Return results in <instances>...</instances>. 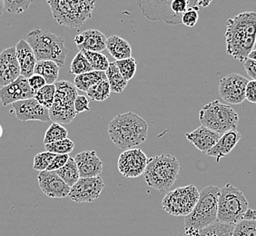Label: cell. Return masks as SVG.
<instances>
[{
    "mask_svg": "<svg viewBox=\"0 0 256 236\" xmlns=\"http://www.w3.org/2000/svg\"><path fill=\"white\" fill-rule=\"evenodd\" d=\"M256 13L246 11L226 21V44L227 54L244 62L256 44Z\"/></svg>",
    "mask_w": 256,
    "mask_h": 236,
    "instance_id": "6da1fadb",
    "label": "cell"
},
{
    "mask_svg": "<svg viewBox=\"0 0 256 236\" xmlns=\"http://www.w3.org/2000/svg\"><path fill=\"white\" fill-rule=\"evenodd\" d=\"M108 132L111 141L118 148L128 150L146 142L148 124L136 114L128 112L113 118L108 124Z\"/></svg>",
    "mask_w": 256,
    "mask_h": 236,
    "instance_id": "7a4b0ae2",
    "label": "cell"
},
{
    "mask_svg": "<svg viewBox=\"0 0 256 236\" xmlns=\"http://www.w3.org/2000/svg\"><path fill=\"white\" fill-rule=\"evenodd\" d=\"M180 168V162L176 158L171 154H162L149 158L144 176L148 186L164 194L169 192L176 182Z\"/></svg>",
    "mask_w": 256,
    "mask_h": 236,
    "instance_id": "3957f363",
    "label": "cell"
},
{
    "mask_svg": "<svg viewBox=\"0 0 256 236\" xmlns=\"http://www.w3.org/2000/svg\"><path fill=\"white\" fill-rule=\"evenodd\" d=\"M54 21L70 28H79L91 18L96 0H46Z\"/></svg>",
    "mask_w": 256,
    "mask_h": 236,
    "instance_id": "277c9868",
    "label": "cell"
},
{
    "mask_svg": "<svg viewBox=\"0 0 256 236\" xmlns=\"http://www.w3.org/2000/svg\"><path fill=\"white\" fill-rule=\"evenodd\" d=\"M26 42L34 51L38 61L51 60L60 66L66 63L68 50L64 40L48 30L36 28L26 36Z\"/></svg>",
    "mask_w": 256,
    "mask_h": 236,
    "instance_id": "5b68a950",
    "label": "cell"
},
{
    "mask_svg": "<svg viewBox=\"0 0 256 236\" xmlns=\"http://www.w3.org/2000/svg\"><path fill=\"white\" fill-rule=\"evenodd\" d=\"M219 192L220 189L214 186L202 189L196 206L186 216L184 228L200 230L217 222Z\"/></svg>",
    "mask_w": 256,
    "mask_h": 236,
    "instance_id": "8992f818",
    "label": "cell"
},
{
    "mask_svg": "<svg viewBox=\"0 0 256 236\" xmlns=\"http://www.w3.org/2000/svg\"><path fill=\"white\" fill-rule=\"evenodd\" d=\"M199 120L204 128L222 134L236 130L239 116L230 106L214 100L200 110Z\"/></svg>",
    "mask_w": 256,
    "mask_h": 236,
    "instance_id": "52a82bcc",
    "label": "cell"
},
{
    "mask_svg": "<svg viewBox=\"0 0 256 236\" xmlns=\"http://www.w3.org/2000/svg\"><path fill=\"white\" fill-rule=\"evenodd\" d=\"M248 208V202L244 192L228 182L220 189L217 221L236 226L242 220Z\"/></svg>",
    "mask_w": 256,
    "mask_h": 236,
    "instance_id": "ba28073f",
    "label": "cell"
},
{
    "mask_svg": "<svg viewBox=\"0 0 256 236\" xmlns=\"http://www.w3.org/2000/svg\"><path fill=\"white\" fill-rule=\"evenodd\" d=\"M56 96L50 109V119L54 123L70 124L76 116L74 101L78 96V88L69 81L62 80L54 83Z\"/></svg>",
    "mask_w": 256,
    "mask_h": 236,
    "instance_id": "9c48e42d",
    "label": "cell"
},
{
    "mask_svg": "<svg viewBox=\"0 0 256 236\" xmlns=\"http://www.w3.org/2000/svg\"><path fill=\"white\" fill-rule=\"evenodd\" d=\"M200 192L192 184L178 187L166 192L162 199V209L174 216H188L196 206Z\"/></svg>",
    "mask_w": 256,
    "mask_h": 236,
    "instance_id": "30bf717a",
    "label": "cell"
},
{
    "mask_svg": "<svg viewBox=\"0 0 256 236\" xmlns=\"http://www.w3.org/2000/svg\"><path fill=\"white\" fill-rule=\"evenodd\" d=\"M174 0H138V8L142 15L150 21L164 22L170 25L182 24L172 15L170 6ZM196 6V0H191Z\"/></svg>",
    "mask_w": 256,
    "mask_h": 236,
    "instance_id": "8fae6325",
    "label": "cell"
},
{
    "mask_svg": "<svg viewBox=\"0 0 256 236\" xmlns=\"http://www.w3.org/2000/svg\"><path fill=\"white\" fill-rule=\"evenodd\" d=\"M249 80L242 74H227L219 82V96L226 103L239 104L246 100V89Z\"/></svg>",
    "mask_w": 256,
    "mask_h": 236,
    "instance_id": "7c38bea8",
    "label": "cell"
},
{
    "mask_svg": "<svg viewBox=\"0 0 256 236\" xmlns=\"http://www.w3.org/2000/svg\"><path fill=\"white\" fill-rule=\"evenodd\" d=\"M104 184L100 176L80 177L70 189L68 197L74 202H92L101 196Z\"/></svg>",
    "mask_w": 256,
    "mask_h": 236,
    "instance_id": "4fadbf2b",
    "label": "cell"
},
{
    "mask_svg": "<svg viewBox=\"0 0 256 236\" xmlns=\"http://www.w3.org/2000/svg\"><path fill=\"white\" fill-rule=\"evenodd\" d=\"M149 158L141 149H128L119 156L118 168L126 178H136L144 174Z\"/></svg>",
    "mask_w": 256,
    "mask_h": 236,
    "instance_id": "5bb4252c",
    "label": "cell"
},
{
    "mask_svg": "<svg viewBox=\"0 0 256 236\" xmlns=\"http://www.w3.org/2000/svg\"><path fill=\"white\" fill-rule=\"evenodd\" d=\"M16 118L22 122L41 121L50 122V109L40 104L36 99L30 98L18 101L12 104Z\"/></svg>",
    "mask_w": 256,
    "mask_h": 236,
    "instance_id": "9a60e30c",
    "label": "cell"
},
{
    "mask_svg": "<svg viewBox=\"0 0 256 236\" xmlns=\"http://www.w3.org/2000/svg\"><path fill=\"white\" fill-rule=\"evenodd\" d=\"M34 94L36 92L30 86L28 78L20 76L11 84L0 88V102L3 106H8L18 101L34 98Z\"/></svg>",
    "mask_w": 256,
    "mask_h": 236,
    "instance_id": "2e32d148",
    "label": "cell"
},
{
    "mask_svg": "<svg viewBox=\"0 0 256 236\" xmlns=\"http://www.w3.org/2000/svg\"><path fill=\"white\" fill-rule=\"evenodd\" d=\"M41 191L50 198H64L68 196L69 187L56 171H42L38 176Z\"/></svg>",
    "mask_w": 256,
    "mask_h": 236,
    "instance_id": "e0dca14e",
    "label": "cell"
},
{
    "mask_svg": "<svg viewBox=\"0 0 256 236\" xmlns=\"http://www.w3.org/2000/svg\"><path fill=\"white\" fill-rule=\"evenodd\" d=\"M21 76L20 63L15 46L8 48L0 53V86L11 84Z\"/></svg>",
    "mask_w": 256,
    "mask_h": 236,
    "instance_id": "ac0fdd59",
    "label": "cell"
},
{
    "mask_svg": "<svg viewBox=\"0 0 256 236\" xmlns=\"http://www.w3.org/2000/svg\"><path fill=\"white\" fill-rule=\"evenodd\" d=\"M80 177L100 176L103 171V162L96 151H84L74 156Z\"/></svg>",
    "mask_w": 256,
    "mask_h": 236,
    "instance_id": "d6986e66",
    "label": "cell"
},
{
    "mask_svg": "<svg viewBox=\"0 0 256 236\" xmlns=\"http://www.w3.org/2000/svg\"><path fill=\"white\" fill-rule=\"evenodd\" d=\"M222 134L212 131L204 126L196 128L191 133L186 134V138L200 152L206 154L218 142Z\"/></svg>",
    "mask_w": 256,
    "mask_h": 236,
    "instance_id": "ffe728a7",
    "label": "cell"
},
{
    "mask_svg": "<svg viewBox=\"0 0 256 236\" xmlns=\"http://www.w3.org/2000/svg\"><path fill=\"white\" fill-rule=\"evenodd\" d=\"M241 138V133L237 130L222 134L218 142L206 152L207 156L216 158V162H220L221 158H226L234 150Z\"/></svg>",
    "mask_w": 256,
    "mask_h": 236,
    "instance_id": "44dd1931",
    "label": "cell"
},
{
    "mask_svg": "<svg viewBox=\"0 0 256 236\" xmlns=\"http://www.w3.org/2000/svg\"><path fill=\"white\" fill-rule=\"evenodd\" d=\"M16 53L20 63L21 76L30 78L34 74V66L38 63L34 51L26 40H21L16 44Z\"/></svg>",
    "mask_w": 256,
    "mask_h": 236,
    "instance_id": "7402d4cb",
    "label": "cell"
},
{
    "mask_svg": "<svg viewBox=\"0 0 256 236\" xmlns=\"http://www.w3.org/2000/svg\"><path fill=\"white\" fill-rule=\"evenodd\" d=\"M234 224L216 222L211 226L200 230L194 228H184V236H232Z\"/></svg>",
    "mask_w": 256,
    "mask_h": 236,
    "instance_id": "603a6c76",
    "label": "cell"
},
{
    "mask_svg": "<svg viewBox=\"0 0 256 236\" xmlns=\"http://www.w3.org/2000/svg\"><path fill=\"white\" fill-rule=\"evenodd\" d=\"M84 36V42L78 48L80 51H92V52H102L106 48V36L98 30H88L82 32Z\"/></svg>",
    "mask_w": 256,
    "mask_h": 236,
    "instance_id": "cb8c5ba5",
    "label": "cell"
},
{
    "mask_svg": "<svg viewBox=\"0 0 256 236\" xmlns=\"http://www.w3.org/2000/svg\"><path fill=\"white\" fill-rule=\"evenodd\" d=\"M106 50L118 60L132 58V48L128 41L118 36H111L106 40Z\"/></svg>",
    "mask_w": 256,
    "mask_h": 236,
    "instance_id": "d4e9b609",
    "label": "cell"
},
{
    "mask_svg": "<svg viewBox=\"0 0 256 236\" xmlns=\"http://www.w3.org/2000/svg\"><path fill=\"white\" fill-rule=\"evenodd\" d=\"M60 66L54 61L44 60L38 61L34 66V74L44 78L46 84H53L56 82L60 76Z\"/></svg>",
    "mask_w": 256,
    "mask_h": 236,
    "instance_id": "484cf974",
    "label": "cell"
},
{
    "mask_svg": "<svg viewBox=\"0 0 256 236\" xmlns=\"http://www.w3.org/2000/svg\"><path fill=\"white\" fill-rule=\"evenodd\" d=\"M103 80H106V72L93 70L88 73L76 76L74 79V84L78 90L88 92L90 88Z\"/></svg>",
    "mask_w": 256,
    "mask_h": 236,
    "instance_id": "4316f807",
    "label": "cell"
},
{
    "mask_svg": "<svg viewBox=\"0 0 256 236\" xmlns=\"http://www.w3.org/2000/svg\"><path fill=\"white\" fill-rule=\"evenodd\" d=\"M106 79L110 84L111 92L114 93L121 94L128 84V80L124 78L123 76L120 73L116 64L114 63L109 64L108 68L106 71Z\"/></svg>",
    "mask_w": 256,
    "mask_h": 236,
    "instance_id": "83f0119b",
    "label": "cell"
},
{
    "mask_svg": "<svg viewBox=\"0 0 256 236\" xmlns=\"http://www.w3.org/2000/svg\"><path fill=\"white\" fill-rule=\"evenodd\" d=\"M56 172L60 176L69 187H72L80 179L78 166L74 158H69L68 161L64 166L56 170Z\"/></svg>",
    "mask_w": 256,
    "mask_h": 236,
    "instance_id": "f1b7e54d",
    "label": "cell"
},
{
    "mask_svg": "<svg viewBox=\"0 0 256 236\" xmlns=\"http://www.w3.org/2000/svg\"><path fill=\"white\" fill-rule=\"evenodd\" d=\"M86 94H88V96L92 101H98V102L106 101L110 96V94H111V88H110V84L108 79L103 80L93 86L92 88H90Z\"/></svg>",
    "mask_w": 256,
    "mask_h": 236,
    "instance_id": "f546056e",
    "label": "cell"
},
{
    "mask_svg": "<svg viewBox=\"0 0 256 236\" xmlns=\"http://www.w3.org/2000/svg\"><path fill=\"white\" fill-rule=\"evenodd\" d=\"M86 58L88 59L89 64H91L92 69L94 71H103L106 72L108 68V58L106 56L101 52H92V51H81Z\"/></svg>",
    "mask_w": 256,
    "mask_h": 236,
    "instance_id": "4dcf8cb0",
    "label": "cell"
},
{
    "mask_svg": "<svg viewBox=\"0 0 256 236\" xmlns=\"http://www.w3.org/2000/svg\"><path fill=\"white\" fill-rule=\"evenodd\" d=\"M56 84H46L34 94V99L44 108L50 109L54 103Z\"/></svg>",
    "mask_w": 256,
    "mask_h": 236,
    "instance_id": "1f68e13d",
    "label": "cell"
},
{
    "mask_svg": "<svg viewBox=\"0 0 256 236\" xmlns=\"http://www.w3.org/2000/svg\"><path fill=\"white\" fill-rule=\"evenodd\" d=\"M68 132L61 124L53 123L44 134V144L54 143L68 138Z\"/></svg>",
    "mask_w": 256,
    "mask_h": 236,
    "instance_id": "d6a6232c",
    "label": "cell"
},
{
    "mask_svg": "<svg viewBox=\"0 0 256 236\" xmlns=\"http://www.w3.org/2000/svg\"><path fill=\"white\" fill-rule=\"evenodd\" d=\"M91 71H93L91 64H89L88 59L86 58L83 53L80 51L76 54L74 59L72 60L71 64H70L69 73L79 76V74H84V73H88Z\"/></svg>",
    "mask_w": 256,
    "mask_h": 236,
    "instance_id": "836d02e7",
    "label": "cell"
},
{
    "mask_svg": "<svg viewBox=\"0 0 256 236\" xmlns=\"http://www.w3.org/2000/svg\"><path fill=\"white\" fill-rule=\"evenodd\" d=\"M74 144L72 140L66 138L54 143L44 144V148L48 152H53L56 154H69L74 150Z\"/></svg>",
    "mask_w": 256,
    "mask_h": 236,
    "instance_id": "e575fe53",
    "label": "cell"
},
{
    "mask_svg": "<svg viewBox=\"0 0 256 236\" xmlns=\"http://www.w3.org/2000/svg\"><path fill=\"white\" fill-rule=\"evenodd\" d=\"M114 63L116 64L121 74L123 76L124 78L128 81L133 78L134 74L136 73L138 62L133 58L123 59V60H118Z\"/></svg>",
    "mask_w": 256,
    "mask_h": 236,
    "instance_id": "d590c367",
    "label": "cell"
},
{
    "mask_svg": "<svg viewBox=\"0 0 256 236\" xmlns=\"http://www.w3.org/2000/svg\"><path fill=\"white\" fill-rule=\"evenodd\" d=\"M6 12L10 14H21L30 8L34 0H3Z\"/></svg>",
    "mask_w": 256,
    "mask_h": 236,
    "instance_id": "8d00e7d4",
    "label": "cell"
},
{
    "mask_svg": "<svg viewBox=\"0 0 256 236\" xmlns=\"http://www.w3.org/2000/svg\"><path fill=\"white\" fill-rule=\"evenodd\" d=\"M56 154L53 152H40L36 154L34 158V164H33V169L36 171H46L48 168L50 166V164L53 161Z\"/></svg>",
    "mask_w": 256,
    "mask_h": 236,
    "instance_id": "74e56055",
    "label": "cell"
},
{
    "mask_svg": "<svg viewBox=\"0 0 256 236\" xmlns=\"http://www.w3.org/2000/svg\"><path fill=\"white\" fill-rule=\"evenodd\" d=\"M232 236H256V220L238 222L234 227Z\"/></svg>",
    "mask_w": 256,
    "mask_h": 236,
    "instance_id": "f35d334b",
    "label": "cell"
},
{
    "mask_svg": "<svg viewBox=\"0 0 256 236\" xmlns=\"http://www.w3.org/2000/svg\"><path fill=\"white\" fill-rule=\"evenodd\" d=\"M199 8L198 6H191L189 8L181 18V23L182 25L188 26V28H194L196 25L197 21L199 20V15H198Z\"/></svg>",
    "mask_w": 256,
    "mask_h": 236,
    "instance_id": "ab89813d",
    "label": "cell"
},
{
    "mask_svg": "<svg viewBox=\"0 0 256 236\" xmlns=\"http://www.w3.org/2000/svg\"><path fill=\"white\" fill-rule=\"evenodd\" d=\"M69 158H70L69 154H56L53 161L46 169V171H56L60 168H63L68 161Z\"/></svg>",
    "mask_w": 256,
    "mask_h": 236,
    "instance_id": "60d3db41",
    "label": "cell"
},
{
    "mask_svg": "<svg viewBox=\"0 0 256 236\" xmlns=\"http://www.w3.org/2000/svg\"><path fill=\"white\" fill-rule=\"evenodd\" d=\"M74 111L76 114L84 112V111H90L89 108V100L84 96H79L76 98L74 101Z\"/></svg>",
    "mask_w": 256,
    "mask_h": 236,
    "instance_id": "b9f144b4",
    "label": "cell"
},
{
    "mask_svg": "<svg viewBox=\"0 0 256 236\" xmlns=\"http://www.w3.org/2000/svg\"><path fill=\"white\" fill-rule=\"evenodd\" d=\"M28 83L31 86V88L34 90V92H36L38 90L42 88L46 84V82L44 80L43 76H41L40 74H33L30 78H28Z\"/></svg>",
    "mask_w": 256,
    "mask_h": 236,
    "instance_id": "7bdbcfd3",
    "label": "cell"
},
{
    "mask_svg": "<svg viewBox=\"0 0 256 236\" xmlns=\"http://www.w3.org/2000/svg\"><path fill=\"white\" fill-rule=\"evenodd\" d=\"M246 99L252 104H256V81H249L246 89Z\"/></svg>",
    "mask_w": 256,
    "mask_h": 236,
    "instance_id": "ee69618b",
    "label": "cell"
},
{
    "mask_svg": "<svg viewBox=\"0 0 256 236\" xmlns=\"http://www.w3.org/2000/svg\"><path fill=\"white\" fill-rule=\"evenodd\" d=\"M244 66L246 71V74L252 80L256 81V61L247 58L244 62Z\"/></svg>",
    "mask_w": 256,
    "mask_h": 236,
    "instance_id": "f6af8a7d",
    "label": "cell"
},
{
    "mask_svg": "<svg viewBox=\"0 0 256 236\" xmlns=\"http://www.w3.org/2000/svg\"><path fill=\"white\" fill-rule=\"evenodd\" d=\"M256 211L254 209L248 208L247 211L244 212L242 220V221H256Z\"/></svg>",
    "mask_w": 256,
    "mask_h": 236,
    "instance_id": "bcb514c9",
    "label": "cell"
},
{
    "mask_svg": "<svg viewBox=\"0 0 256 236\" xmlns=\"http://www.w3.org/2000/svg\"><path fill=\"white\" fill-rule=\"evenodd\" d=\"M212 0H196V6L200 8H207L208 6L211 4Z\"/></svg>",
    "mask_w": 256,
    "mask_h": 236,
    "instance_id": "7dc6e473",
    "label": "cell"
},
{
    "mask_svg": "<svg viewBox=\"0 0 256 236\" xmlns=\"http://www.w3.org/2000/svg\"><path fill=\"white\" fill-rule=\"evenodd\" d=\"M74 44H76L78 46H80V44H83V42H84V36L82 33H80V34H78L76 36H74Z\"/></svg>",
    "mask_w": 256,
    "mask_h": 236,
    "instance_id": "c3c4849f",
    "label": "cell"
},
{
    "mask_svg": "<svg viewBox=\"0 0 256 236\" xmlns=\"http://www.w3.org/2000/svg\"><path fill=\"white\" fill-rule=\"evenodd\" d=\"M5 6H4V1L0 0V16H3L4 12H5Z\"/></svg>",
    "mask_w": 256,
    "mask_h": 236,
    "instance_id": "681fc988",
    "label": "cell"
},
{
    "mask_svg": "<svg viewBox=\"0 0 256 236\" xmlns=\"http://www.w3.org/2000/svg\"><path fill=\"white\" fill-rule=\"evenodd\" d=\"M248 58L252 59V60H254L256 61V50H252L250 54H249V56H248Z\"/></svg>",
    "mask_w": 256,
    "mask_h": 236,
    "instance_id": "f907efd6",
    "label": "cell"
},
{
    "mask_svg": "<svg viewBox=\"0 0 256 236\" xmlns=\"http://www.w3.org/2000/svg\"><path fill=\"white\" fill-rule=\"evenodd\" d=\"M2 134H3V128H2V126L0 124V139L2 138Z\"/></svg>",
    "mask_w": 256,
    "mask_h": 236,
    "instance_id": "816d5d0a",
    "label": "cell"
},
{
    "mask_svg": "<svg viewBox=\"0 0 256 236\" xmlns=\"http://www.w3.org/2000/svg\"><path fill=\"white\" fill-rule=\"evenodd\" d=\"M256 44H254V50H256Z\"/></svg>",
    "mask_w": 256,
    "mask_h": 236,
    "instance_id": "f5cc1de1",
    "label": "cell"
}]
</instances>
